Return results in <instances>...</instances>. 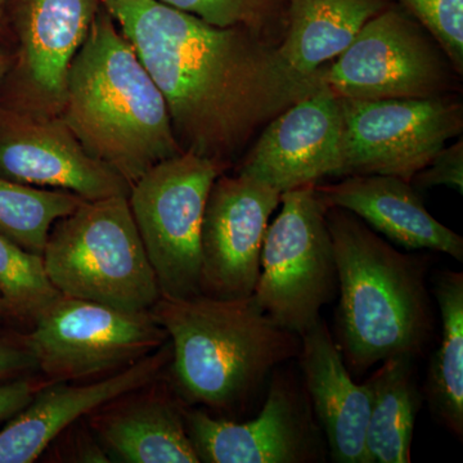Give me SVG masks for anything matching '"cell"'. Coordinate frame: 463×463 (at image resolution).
Returning <instances> with one entry per match:
<instances>
[{
	"label": "cell",
	"instance_id": "6da1fadb",
	"mask_svg": "<svg viewBox=\"0 0 463 463\" xmlns=\"http://www.w3.org/2000/svg\"><path fill=\"white\" fill-rule=\"evenodd\" d=\"M103 5L163 93L179 148L225 170L323 83V71L300 74L279 45L243 27L213 26L158 0Z\"/></svg>",
	"mask_w": 463,
	"mask_h": 463
},
{
	"label": "cell",
	"instance_id": "7a4b0ae2",
	"mask_svg": "<svg viewBox=\"0 0 463 463\" xmlns=\"http://www.w3.org/2000/svg\"><path fill=\"white\" fill-rule=\"evenodd\" d=\"M60 116L85 151L130 187L183 154L163 93L103 5L70 66Z\"/></svg>",
	"mask_w": 463,
	"mask_h": 463
},
{
	"label": "cell",
	"instance_id": "3957f363",
	"mask_svg": "<svg viewBox=\"0 0 463 463\" xmlns=\"http://www.w3.org/2000/svg\"><path fill=\"white\" fill-rule=\"evenodd\" d=\"M326 222L339 281L336 344L349 373L421 355L434 330L428 259L398 251L340 207H327Z\"/></svg>",
	"mask_w": 463,
	"mask_h": 463
},
{
	"label": "cell",
	"instance_id": "277c9868",
	"mask_svg": "<svg viewBox=\"0 0 463 463\" xmlns=\"http://www.w3.org/2000/svg\"><path fill=\"white\" fill-rule=\"evenodd\" d=\"M151 310L170 339L173 385L185 404L241 410L300 352V335L279 327L252 297L161 298Z\"/></svg>",
	"mask_w": 463,
	"mask_h": 463
},
{
	"label": "cell",
	"instance_id": "5b68a950",
	"mask_svg": "<svg viewBox=\"0 0 463 463\" xmlns=\"http://www.w3.org/2000/svg\"><path fill=\"white\" fill-rule=\"evenodd\" d=\"M63 297L146 312L161 298L130 210L129 194L84 200L53 224L42 254Z\"/></svg>",
	"mask_w": 463,
	"mask_h": 463
},
{
	"label": "cell",
	"instance_id": "8992f818",
	"mask_svg": "<svg viewBox=\"0 0 463 463\" xmlns=\"http://www.w3.org/2000/svg\"><path fill=\"white\" fill-rule=\"evenodd\" d=\"M316 185V184H315ZM315 185L283 192L268 225L252 298L279 327L301 335L337 294V268L326 212Z\"/></svg>",
	"mask_w": 463,
	"mask_h": 463
},
{
	"label": "cell",
	"instance_id": "52a82bcc",
	"mask_svg": "<svg viewBox=\"0 0 463 463\" xmlns=\"http://www.w3.org/2000/svg\"><path fill=\"white\" fill-rule=\"evenodd\" d=\"M224 172L214 161L183 152L130 187V210L163 298L201 295L203 212L213 183Z\"/></svg>",
	"mask_w": 463,
	"mask_h": 463
},
{
	"label": "cell",
	"instance_id": "ba28073f",
	"mask_svg": "<svg viewBox=\"0 0 463 463\" xmlns=\"http://www.w3.org/2000/svg\"><path fill=\"white\" fill-rule=\"evenodd\" d=\"M152 310L127 312L60 295L33 319L24 343L50 383L118 373L165 345Z\"/></svg>",
	"mask_w": 463,
	"mask_h": 463
},
{
	"label": "cell",
	"instance_id": "9c48e42d",
	"mask_svg": "<svg viewBox=\"0 0 463 463\" xmlns=\"http://www.w3.org/2000/svg\"><path fill=\"white\" fill-rule=\"evenodd\" d=\"M450 70L425 27L403 9L386 8L325 67L323 81L339 99H426L444 96Z\"/></svg>",
	"mask_w": 463,
	"mask_h": 463
},
{
	"label": "cell",
	"instance_id": "30bf717a",
	"mask_svg": "<svg viewBox=\"0 0 463 463\" xmlns=\"http://www.w3.org/2000/svg\"><path fill=\"white\" fill-rule=\"evenodd\" d=\"M341 99V176L392 175L411 183L463 129V109L446 96L426 99Z\"/></svg>",
	"mask_w": 463,
	"mask_h": 463
},
{
	"label": "cell",
	"instance_id": "8fae6325",
	"mask_svg": "<svg viewBox=\"0 0 463 463\" xmlns=\"http://www.w3.org/2000/svg\"><path fill=\"white\" fill-rule=\"evenodd\" d=\"M185 428L200 462L309 463L323 459V440L306 389L274 370L258 417L246 422L184 410Z\"/></svg>",
	"mask_w": 463,
	"mask_h": 463
},
{
	"label": "cell",
	"instance_id": "7c38bea8",
	"mask_svg": "<svg viewBox=\"0 0 463 463\" xmlns=\"http://www.w3.org/2000/svg\"><path fill=\"white\" fill-rule=\"evenodd\" d=\"M281 194L237 173L221 174L210 188L201 227L200 292L237 300L251 298L270 215Z\"/></svg>",
	"mask_w": 463,
	"mask_h": 463
},
{
	"label": "cell",
	"instance_id": "4fadbf2b",
	"mask_svg": "<svg viewBox=\"0 0 463 463\" xmlns=\"http://www.w3.org/2000/svg\"><path fill=\"white\" fill-rule=\"evenodd\" d=\"M0 176L94 201L129 194L130 184L90 156L57 115L0 108Z\"/></svg>",
	"mask_w": 463,
	"mask_h": 463
},
{
	"label": "cell",
	"instance_id": "5bb4252c",
	"mask_svg": "<svg viewBox=\"0 0 463 463\" xmlns=\"http://www.w3.org/2000/svg\"><path fill=\"white\" fill-rule=\"evenodd\" d=\"M344 116L341 99L326 85L269 121L239 174L283 194L341 176Z\"/></svg>",
	"mask_w": 463,
	"mask_h": 463
},
{
	"label": "cell",
	"instance_id": "9a60e30c",
	"mask_svg": "<svg viewBox=\"0 0 463 463\" xmlns=\"http://www.w3.org/2000/svg\"><path fill=\"white\" fill-rule=\"evenodd\" d=\"M103 0H8L18 42L21 106L60 116L70 66Z\"/></svg>",
	"mask_w": 463,
	"mask_h": 463
},
{
	"label": "cell",
	"instance_id": "2e32d148",
	"mask_svg": "<svg viewBox=\"0 0 463 463\" xmlns=\"http://www.w3.org/2000/svg\"><path fill=\"white\" fill-rule=\"evenodd\" d=\"M170 359L172 345H163L137 364L93 383L41 386L0 430V463L36 461L61 432L81 417L152 385Z\"/></svg>",
	"mask_w": 463,
	"mask_h": 463
},
{
	"label": "cell",
	"instance_id": "e0dca14e",
	"mask_svg": "<svg viewBox=\"0 0 463 463\" xmlns=\"http://www.w3.org/2000/svg\"><path fill=\"white\" fill-rule=\"evenodd\" d=\"M298 364L304 389L317 422L321 426L332 461L368 463L365 432L371 395L347 370L327 323L319 319L300 335Z\"/></svg>",
	"mask_w": 463,
	"mask_h": 463
},
{
	"label": "cell",
	"instance_id": "ac0fdd59",
	"mask_svg": "<svg viewBox=\"0 0 463 463\" xmlns=\"http://www.w3.org/2000/svg\"><path fill=\"white\" fill-rule=\"evenodd\" d=\"M327 207H340L407 250H432L463 261V239L428 212L416 188L392 175H347L315 185Z\"/></svg>",
	"mask_w": 463,
	"mask_h": 463
},
{
	"label": "cell",
	"instance_id": "d6986e66",
	"mask_svg": "<svg viewBox=\"0 0 463 463\" xmlns=\"http://www.w3.org/2000/svg\"><path fill=\"white\" fill-rule=\"evenodd\" d=\"M179 401L151 394L127 402L100 414L94 430L118 462L199 463Z\"/></svg>",
	"mask_w": 463,
	"mask_h": 463
},
{
	"label": "cell",
	"instance_id": "ffe728a7",
	"mask_svg": "<svg viewBox=\"0 0 463 463\" xmlns=\"http://www.w3.org/2000/svg\"><path fill=\"white\" fill-rule=\"evenodd\" d=\"M386 8V0H288V25L279 50L300 74H322Z\"/></svg>",
	"mask_w": 463,
	"mask_h": 463
},
{
	"label": "cell",
	"instance_id": "44dd1931",
	"mask_svg": "<svg viewBox=\"0 0 463 463\" xmlns=\"http://www.w3.org/2000/svg\"><path fill=\"white\" fill-rule=\"evenodd\" d=\"M414 359H386L365 380L371 407L365 432L368 463H410L414 426L422 397L414 379Z\"/></svg>",
	"mask_w": 463,
	"mask_h": 463
},
{
	"label": "cell",
	"instance_id": "7402d4cb",
	"mask_svg": "<svg viewBox=\"0 0 463 463\" xmlns=\"http://www.w3.org/2000/svg\"><path fill=\"white\" fill-rule=\"evenodd\" d=\"M441 317L440 346L431 358L425 394L444 428L463 438V273L443 270L434 279Z\"/></svg>",
	"mask_w": 463,
	"mask_h": 463
},
{
	"label": "cell",
	"instance_id": "603a6c76",
	"mask_svg": "<svg viewBox=\"0 0 463 463\" xmlns=\"http://www.w3.org/2000/svg\"><path fill=\"white\" fill-rule=\"evenodd\" d=\"M83 201L71 192L33 187L0 176V234L42 255L53 224Z\"/></svg>",
	"mask_w": 463,
	"mask_h": 463
},
{
	"label": "cell",
	"instance_id": "cb8c5ba5",
	"mask_svg": "<svg viewBox=\"0 0 463 463\" xmlns=\"http://www.w3.org/2000/svg\"><path fill=\"white\" fill-rule=\"evenodd\" d=\"M60 295L48 279L42 255L0 234V297L14 316L33 322Z\"/></svg>",
	"mask_w": 463,
	"mask_h": 463
},
{
	"label": "cell",
	"instance_id": "d4e9b609",
	"mask_svg": "<svg viewBox=\"0 0 463 463\" xmlns=\"http://www.w3.org/2000/svg\"><path fill=\"white\" fill-rule=\"evenodd\" d=\"M213 26L243 27L274 45L288 25V0H158Z\"/></svg>",
	"mask_w": 463,
	"mask_h": 463
},
{
	"label": "cell",
	"instance_id": "484cf974",
	"mask_svg": "<svg viewBox=\"0 0 463 463\" xmlns=\"http://www.w3.org/2000/svg\"><path fill=\"white\" fill-rule=\"evenodd\" d=\"M425 27L449 58L457 74L463 71V0H399Z\"/></svg>",
	"mask_w": 463,
	"mask_h": 463
},
{
	"label": "cell",
	"instance_id": "4316f807",
	"mask_svg": "<svg viewBox=\"0 0 463 463\" xmlns=\"http://www.w3.org/2000/svg\"><path fill=\"white\" fill-rule=\"evenodd\" d=\"M417 190H429L437 185L453 188L463 194V143L462 138L450 147L444 146L434 158L411 181Z\"/></svg>",
	"mask_w": 463,
	"mask_h": 463
},
{
	"label": "cell",
	"instance_id": "83f0119b",
	"mask_svg": "<svg viewBox=\"0 0 463 463\" xmlns=\"http://www.w3.org/2000/svg\"><path fill=\"white\" fill-rule=\"evenodd\" d=\"M38 370L35 358L24 343L0 339V381L11 380Z\"/></svg>",
	"mask_w": 463,
	"mask_h": 463
},
{
	"label": "cell",
	"instance_id": "f1b7e54d",
	"mask_svg": "<svg viewBox=\"0 0 463 463\" xmlns=\"http://www.w3.org/2000/svg\"><path fill=\"white\" fill-rule=\"evenodd\" d=\"M39 388L38 383L25 379L0 381V422L20 412Z\"/></svg>",
	"mask_w": 463,
	"mask_h": 463
},
{
	"label": "cell",
	"instance_id": "f546056e",
	"mask_svg": "<svg viewBox=\"0 0 463 463\" xmlns=\"http://www.w3.org/2000/svg\"><path fill=\"white\" fill-rule=\"evenodd\" d=\"M9 317H14V313L11 312L5 301L0 297V323L5 322Z\"/></svg>",
	"mask_w": 463,
	"mask_h": 463
},
{
	"label": "cell",
	"instance_id": "4dcf8cb0",
	"mask_svg": "<svg viewBox=\"0 0 463 463\" xmlns=\"http://www.w3.org/2000/svg\"><path fill=\"white\" fill-rule=\"evenodd\" d=\"M9 69L8 58L5 54L0 53V85L3 83V79L7 75Z\"/></svg>",
	"mask_w": 463,
	"mask_h": 463
},
{
	"label": "cell",
	"instance_id": "1f68e13d",
	"mask_svg": "<svg viewBox=\"0 0 463 463\" xmlns=\"http://www.w3.org/2000/svg\"><path fill=\"white\" fill-rule=\"evenodd\" d=\"M8 0H0V21L5 17V12H7Z\"/></svg>",
	"mask_w": 463,
	"mask_h": 463
}]
</instances>
